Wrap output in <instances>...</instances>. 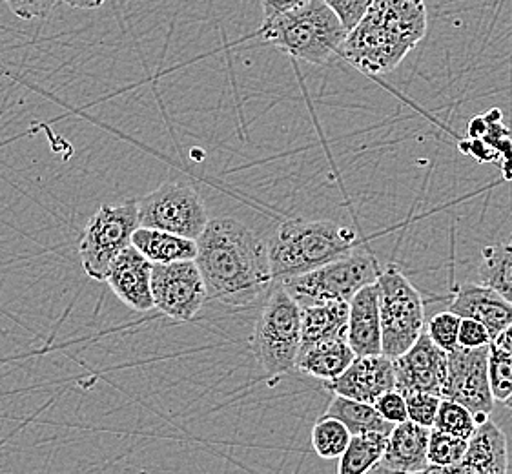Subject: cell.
<instances>
[{
    "label": "cell",
    "instance_id": "6da1fadb",
    "mask_svg": "<svg viewBox=\"0 0 512 474\" xmlns=\"http://www.w3.org/2000/svg\"><path fill=\"white\" fill-rule=\"evenodd\" d=\"M195 243L206 299L248 307L274 287L267 243L245 223L234 217L210 219Z\"/></svg>",
    "mask_w": 512,
    "mask_h": 474
},
{
    "label": "cell",
    "instance_id": "7a4b0ae2",
    "mask_svg": "<svg viewBox=\"0 0 512 474\" xmlns=\"http://www.w3.org/2000/svg\"><path fill=\"white\" fill-rule=\"evenodd\" d=\"M429 28L423 0H372L349 30L339 55L367 75H385L400 66Z\"/></svg>",
    "mask_w": 512,
    "mask_h": 474
},
{
    "label": "cell",
    "instance_id": "3957f363",
    "mask_svg": "<svg viewBox=\"0 0 512 474\" xmlns=\"http://www.w3.org/2000/svg\"><path fill=\"white\" fill-rule=\"evenodd\" d=\"M358 247V234L321 219H288L267 243L274 283L307 274L336 259L347 258Z\"/></svg>",
    "mask_w": 512,
    "mask_h": 474
},
{
    "label": "cell",
    "instance_id": "277c9868",
    "mask_svg": "<svg viewBox=\"0 0 512 474\" xmlns=\"http://www.w3.org/2000/svg\"><path fill=\"white\" fill-rule=\"evenodd\" d=\"M347 28L325 0H308L294 10L265 19L259 39L308 64H327L347 37Z\"/></svg>",
    "mask_w": 512,
    "mask_h": 474
},
{
    "label": "cell",
    "instance_id": "5b68a950",
    "mask_svg": "<svg viewBox=\"0 0 512 474\" xmlns=\"http://www.w3.org/2000/svg\"><path fill=\"white\" fill-rule=\"evenodd\" d=\"M250 343L259 367L268 376H281L296 369L301 347V310L279 283H274L268 292Z\"/></svg>",
    "mask_w": 512,
    "mask_h": 474
},
{
    "label": "cell",
    "instance_id": "8992f818",
    "mask_svg": "<svg viewBox=\"0 0 512 474\" xmlns=\"http://www.w3.org/2000/svg\"><path fill=\"white\" fill-rule=\"evenodd\" d=\"M379 321L381 349L390 360L409 351L425 330V305L420 290L394 265L379 270Z\"/></svg>",
    "mask_w": 512,
    "mask_h": 474
},
{
    "label": "cell",
    "instance_id": "52a82bcc",
    "mask_svg": "<svg viewBox=\"0 0 512 474\" xmlns=\"http://www.w3.org/2000/svg\"><path fill=\"white\" fill-rule=\"evenodd\" d=\"M378 274L376 259L370 258L369 254L354 252L347 258L336 259L279 285L287 290L299 307L325 301L349 303L358 290L376 283Z\"/></svg>",
    "mask_w": 512,
    "mask_h": 474
},
{
    "label": "cell",
    "instance_id": "ba28073f",
    "mask_svg": "<svg viewBox=\"0 0 512 474\" xmlns=\"http://www.w3.org/2000/svg\"><path fill=\"white\" fill-rule=\"evenodd\" d=\"M137 228L139 214L134 199L99 208L88 219L79 241L84 272L92 279L104 281L113 259L132 245V236Z\"/></svg>",
    "mask_w": 512,
    "mask_h": 474
},
{
    "label": "cell",
    "instance_id": "9c48e42d",
    "mask_svg": "<svg viewBox=\"0 0 512 474\" xmlns=\"http://www.w3.org/2000/svg\"><path fill=\"white\" fill-rule=\"evenodd\" d=\"M139 227L197 239L210 217L201 194L185 183H163L137 201Z\"/></svg>",
    "mask_w": 512,
    "mask_h": 474
},
{
    "label": "cell",
    "instance_id": "30bf717a",
    "mask_svg": "<svg viewBox=\"0 0 512 474\" xmlns=\"http://www.w3.org/2000/svg\"><path fill=\"white\" fill-rule=\"evenodd\" d=\"M487 361L489 345L476 349L454 347L447 352V378L441 389V400H451L469 409L478 425L489 420L494 409Z\"/></svg>",
    "mask_w": 512,
    "mask_h": 474
},
{
    "label": "cell",
    "instance_id": "8fae6325",
    "mask_svg": "<svg viewBox=\"0 0 512 474\" xmlns=\"http://www.w3.org/2000/svg\"><path fill=\"white\" fill-rule=\"evenodd\" d=\"M154 309L175 321H192L203 309L206 289L195 261L154 265L152 270Z\"/></svg>",
    "mask_w": 512,
    "mask_h": 474
},
{
    "label": "cell",
    "instance_id": "7c38bea8",
    "mask_svg": "<svg viewBox=\"0 0 512 474\" xmlns=\"http://www.w3.org/2000/svg\"><path fill=\"white\" fill-rule=\"evenodd\" d=\"M396 391L429 392L441 398V389L447 378V352L432 343L423 330L409 351L392 360Z\"/></svg>",
    "mask_w": 512,
    "mask_h": 474
},
{
    "label": "cell",
    "instance_id": "4fadbf2b",
    "mask_svg": "<svg viewBox=\"0 0 512 474\" xmlns=\"http://www.w3.org/2000/svg\"><path fill=\"white\" fill-rule=\"evenodd\" d=\"M325 387L336 396L372 405L381 394L396 389L394 365L383 354L356 356L347 371L336 380L325 383Z\"/></svg>",
    "mask_w": 512,
    "mask_h": 474
},
{
    "label": "cell",
    "instance_id": "5bb4252c",
    "mask_svg": "<svg viewBox=\"0 0 512 474\" xmlns=\"http://www.w3.org/2000/svg\"><path fill=\"white\" fill-rule=\"evenodd\" d=\"M152 270L154 263L130 245L113 259L104 281L126 307L135 312H148L154 309Z\"/></svg>",
    "mask_w": 512,
    "mask_h": 474
},
{
    "label": "cell",
    "instance_id": "9a60e30c",
    "mask_svg": "<svg viewBox=\"0 0 512 474\" xmlns=\"http://www.w3.org/2000/svg\"><path fill=\"white\" fill-rule=\"evenodd\" d=\"M449 310L460 318L480 321L491 341L512 323L511 303L483 283H465L456 287Z\"/></svg>",
    "mask_w": 512,
    "mask_h": 474
},
{
    "label": "cell",
    "instance_id": "2e32d148",
    "mask_svg": "<svg viewBox=\"0 0 512 474\" xmlns=\"http://www.w3.org/2000/svg\"><path fill=\"white\" fill-rule=\"evenodd\" d=\"M347 341L356 356L383 354L379 321L378 285L370 283L349 301Z\"/></svg>",
    "mask_w": 512,
    "mask_h": 474
},
{
    "label": "cell",
    "instance_id": "e0dca14e",
    "mask_svg": "<svg viewBox=\"0 0 512 474\" xmlns=\"http://www.w3.org/2000/svg\"><path fill=\"white\" fill-rule=\"evenodd\" d=\"M429 436L431 429L410 420L394 425L389 434L387 449L381 458L383 469L390 474H405L418 473L429 467Z\"/></svg>",
    "mask_w": 512,
    "mask_h": 474
},
{
    "label": "cell",
    "instance_id": "ac0fdd59",
    "mask_svg": "<svg viewBox=\"0 0 512 474\" xmlns=\"http://www.w3.org/2000/svg\"><path fill=\"white\" fill-rule=\"evenodd\" d=\"M354 358L356 354L350 349L347 336H339L301 347L297 354L296 369L327 383L347 371Z\"/></svg>",
    "mask_w": 512,
    "mask_h": 474
},
{
    "label": "cell",
    "instance_id": "d6986e66",
    "mask_svg": "<svg viewBox=\"0 0 512 474\" xmlns=\"http://www.w3.org/2000/svg\"><path fill=\"white\" fill-rule=\"evenodd\" d=\"M463 464L480 474H509V442L502 429L485 420L469 438Z\"/></svg>",
    "mask_w": 512,
    "mask_h": 474
},
{
    "label": "cell",
    "instance_id": "ffe728a7",
    "mask_svg": "<svg viewBox=\"0 0 512 474\" xmlns=\"http://www.w3.org/2000/svg\"><path fill=\"white\" fill-rule=\"evenodd\" d=\"M299 310H301V347L330 340V338L347 336L349 303L325 301V303L299 307Z\"/></svg>",
    "mask_w": 512,
    "mask_h": 474
},
{
    "label": "cell",
    "instance_id": "44dd1931",
    "mask_svg": "<svg viewBox=\"0 0 512 474\" xmlns=\"http://www.w3.org/2000/svg\"><path fill=\"white\" fill-rule=\"evenodd\" d=\"M132 247L137 248L154 265L194 261L197 254L195 239L175 236L154 228H137L132 236Z\"/></svg>",
    "mask_w": 512,
    "mask_h": 474
},
{
    "label": "cell",
    "instance_id": "7402d4cb",
    "mask_svg": "<svg viewBox=\"0 0 512 474\" xmlns=\"http://www.w3.org/2000/svg\"><path fill=\"white\" fill-rule=\"evenodd\" d=\"M325 416L339 420L349 429L352 436L367 433L390 434L394 429L392 423L385 422L379 416L374 405L356 402L345 396H334L325 411Z\"/></svg>",
    "mask_w": 512,
    "mask_h": 474
},
{
    "label": "cell",
    "instance_id": "603a6c76",
    "mask_svg": "<svg viewBox=\"0 0 512 474\" xmlns=\"http://www.w3.org/2000/svg\"><path fill=\"white\" fill-rule=\"evenodd\" d=\"M389 434L367 433L350 436L345 453L339 456L338 474H367L381 464Z\"/></svg>",
    "mask_w": 512,
    "mask_h": 474
},
{
    "label": "cell",
    "instance_id": "cb8c5ba5",
    "mask_svg": "<svg viewBox=\"0 0 512 474\" xmlns=\"http://www.w3.org/2000/svg\"><path fill=\"white\" fill-rule=\"evenodd\" d=\"M478 274L480 283L496 290L512 305V241L483 248Z\"/></svg>",
    "mask_w": 512,
    "mask_h": 474
},
{
    "label": "cell",
    "instance_id": "d4e9b609",
    "mask_svg": "<svg viewBox=\"0 0 512 474\" xmlns=\"http://www.w3.org/2000/svg\"><path fill=\"white\" fill-rule=\"evenodd\" d=\"M349 429L343 423L330 418V416H321L314 429H312V447L319 458L325 460H336L341 454L345 453L347 445L350 442Z\"/></svg>",
    "mask_w": 512,
    "mask_h": 474
},
{
    "label": "cell",
    "instance_id": "484cf974",
    "mask_svg": "<svg viewBox=\"0 0 512 474\" xmlns=\"http://www.w3.org/2000/svg\"><path fill=\"white\" fill-rule=\"evenodd\" d=\"M476 427H478V423L469 413V409H465L460 403L451 402V400H441L432 429L469 440L476 431Z\"/></svg>",
    "mask_w": 512,
    "mask_h": 474
},
{
    "label": "cell",
    "instance_id": "4316f807",
    "mask_svg": "<svg viewBox=\"0 0 512 474\" xmlns=\"http://www.w3.org/2000/svg\"><path fill=\"white\" fill-rule=\"evenodd\" d=\"M467 445H469V440H465V438L431 429L429 447H427L429 465L451 467V465L460 464L463 456L467 453Z\"/></svg>",
    "mask_w": 512,
    "mask_h": 474
},
{
    "label": "cell",
    "instance_id": "83f0119b",
    "mask_svg": "<svg viewBox=\"0 0 512 474\" xmlns=\"http://www.w3.org/2000/svg\"><path fill=\"white\" fill-rule=\"evenodd\" d=\"M489 383L492 398L496 402H505L512 394V356L489 343Z\"/></svg>",
    "mask_w": 512,
    "mask_h": 474
},
{
    "label": "cell",
    "instance_id": "f1b7e54d",
    "mask_svg": "<svg viewBox=\"0 0 512 474\" xmlns=\"http://www.w3.org/2000/svg\"><path fill=\"white\" fill-rule=\"evenodd\" d=\"M460 321V316L452 314L451 310L440 312V314L432 316L431 321L425 327V332L429 334L434 345H438L445 352H451L454 347H458Z\"/></svg>",
    "mask_w": 512,
    "mask_h": 474
},
{
    "label": "cell",
    "instance_id": "f546056e",
    "mask_svg": "<svg viewBox=\"0 0 512 474\" xmlns=\"http://www.w3.org/2000/svg\"><path fill=\"white\" fill-rule=\"evenodd\" d=\"M403 396H405V403H407V414H409L410 422L432 429L436 414L440 409V396L429 394V392H407Z\"/></svg>",
    "mask_w": 512,
    "mask_h": 474
},
{
    "label": "cell",
    "instance_id": "4dcf8cb0",
    "mask_svg": "<svg viewBox=\"0 0 512 474\" xmlns=\"http://www.w3.org/2000/svg\"><path fill=\"white\" fill-rule=\"evenodd\" d=\"M374 409L378 411L379 416L385 422L398 425V423L407 422L409 414H407V403L405 396L400 391L392 389V391L381 394L376 402L372 403Z\"/></svg>",
    "mask_w": 512,
    "mask_h": 474
},
{
    "label": "cell",
    "instance_id": "1f68e13d",
    "mask_svg": "<svg viewBox=\"0 0 512 474\" xmlns=\"http://www.w3.org/2000/svg\"><path fill=\"white\" fill-rule=\"evenodd\" d=\"M325 2L338 15L339 21L343 22L347 31L358 24L359 19L365 15V11L369 10L372 4V0H325Z\"/></svg>",
    "mask_w": 512,
    "mask_h": 474
},
{
    "label": "cell",
    "instance_id": "d6a6232c",
    "mask_svg": "<svg viewBox=\"0 0 512 474\" xmlns=\"http://www.w3.org/2000/svg\"><path fill=\"white\" fill-rule=\"evenodd\" d=\"M8 8L22 21H33L46 17L57 0H4Z\"/></svg>",
    "mask_w": 512,
    "mask_h": 474
},
{
    "label": "cell",
    "instance_id": "836d02e7",
    "mask_svg": "<svg viewBox=\"0 0 512 474\" xmlns=\"http://www.w3.org/2000/svg\"><path fill=\"white\" fill-rule=\"evenodd\" d=\"M491 343V336L480 321L461 318L460 330H458V345L465 349H476Z\"/></svg>",
    "mask_w": 512,
    "mask_h": 474
},
{
    "label": "cell",
    "instance_id": "e575fe53",
    "mask_svg": "<svg viewBox=\"0 0 512 474\" xmlns=\"http://www.w3.org/2000/svg\"><path fill=\"white\" fill-rule=\"evenodd\" d=\"M308 0H261L263 11H265V19L276 17L279 13L294 10L303 4H307Z\"/></svg>",
    "mask_w": 512,
    "mask_h": 474
},
{
    "label": "cell",
    "instance_id": "d590c367",
    "mask_svg": "<svg viewBox=\"0 0 512 474\" xmlns=\"http://www.w3.org/2000/svg\"><path fill=\"white\" fill-rule=\"evenodd\" d=\"M405 474H480L476 469H472L469 465L460 464L451 465V467H438V465H429L423 471L418 473H405Z\"/></svg>",
    "mask_w": 512,
    "mask_h": 474
},
{
    "label": "cell",
    "instance_id": "8d00e7d4",
    "mask_svg": "<svg viewBox=\"0 0 512 474\" xmlns=\"http://www.w3.org/2000/svg\"><path fill=\"white\" fill-rule=\"evenodd\" d=\"M491 343L492 345H496L498 349H502V351L512 356V323L509 327H505Z\"/></svg>",
    "mask_w": 512,
    "mask_h": 474
},
{
    "label": "cell",
    "instance_id": "74e56055",
    "mask_svg": "<svg viewBox=\"0 0 512 474\" xmlns=\"http://www.w3.org/2000/svg\"><path fill=\"white\" fill-rule=\"evenodd\" d=\"M64 4L77 8V10H97L106 0H62Z\"/></svg>",
    "mask_w": 512,
    "mask_h": 474
},
{
    "label": "cell",
    "instance_id": "f35d334b",
    "mask_svg": "<svg viewBox=\"0 0 512 474\" xmlns=\"http://www.w3.org/2000/svg\"><path fill=\"white\" fill-rule=\"evenodd\" d=\"M503 403H505V407H507V409H512V394Z\"/></svg>",
    "mask_w": 512,
    "mask_h": 474
}]
</instances>
